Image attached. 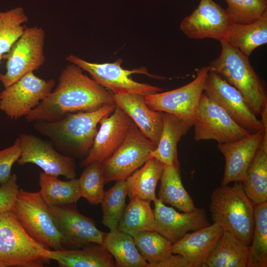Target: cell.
Wrapping results in <instances>:
<instances>
[{"label": "cell", "instance_id": "40", "mask_svg": "<svg viewBox=\"0 0 267 267\" xmlns=\"http://www.w3.org/2000/svg\"><path fill=\"white\" fill-rule=\"evenodd\" d=\"M155 267H192L190 264L179 254L172 255L168 259L156 266Z\"/></svg>", "mask_w": 267, "mask_h": 267}, {"label": "cell", "instance_id": "22", "mask_svg": "<svg viewBox=\"0 0 267 267\" xmlns=\"http://www.w3.org/2000/svg\"><path fill=\"white\" fill-rule=\"evenodd\" d=\"M77 250L46 249L44 257L56 261L60 267H114L112 255L102 245L92 243Z\"/></svg>", "mask_w": 267, "mask_h": 267}, {"label": "cell", "instance_id": "9", "mask_svg": "<svg viewBox=\"0 0 267 267\" xmlns=\"http://www.w3.org/2000/svg\"><path fill=\"white\" fill-rule=\"evenodd\" d=\"M45 33L38 26L26 28L6 54V72L0 73V81L6 88L22 77L37 70L45 62Z\"/></svg>", "mask_w": 267, "mask_h": 267}, {"label": "cell", "instance_id": "16", "mask_svg": "<svg viewBox=\"0 0 267 267\" xmlns=\"http://www.w3.org/2000/svg\"><path fill=\"white\" fill-rule=\"evenodd\" d=\"M48 208L61 235L63 245L82 247L92 243L102 244L105 233L96 227L92 219L82 215L76 203Z\"/></svg>", "mask_w": 267, "mask_h": 267}, {"label": "cell", "instance_id": "38", "mask_svg": "<svg viewBox=\"0 0 267 267\" xmlns=\"http://www.w3.org/2000/svg\"><path fill=\"white\" fill-rule=\"evenodd\" d=\"M21 154L20 140L17 138L14 144L7 148L0 150V184L6 182L11 176V171L13 164L17 161Z\"/></svg>", "mask_w": 267, "mask_h": 267}, {"label": "cell", "instance_id": "2", "mask_svg": "<svg viewBox=\"0 0 267 267\" xmlns=\"http://www.w3.org/2000/svg\"><path fill=\"white\" fill-rule=\"evenodd\" d=\"M116 106L115 103L105 104L92 111L68 114L54 122H34L33 127L48 137L63 154L86 157L93 145L100 120L111 114Z\"/></svg>", "mask_w": 267, "mask_h": 267}, {"label": "cell", "instance_id": "39", "mask_svg": "<svg viewBox=\"0 0 267 267\" xmlns=\"http://www.w3.org/2000/svg\"><path fill=\"white\" fill-rule=\"evenodd\" d=\"M16 175H11L8 180L0 186V212L12 211L19 190Z\"/></svg>", "mask_w": 267, "mask_h": 267}, {"label": "cell", "instance_id": "33", "mask_svg": "<svg viewBox=\"0 0 267 267\" xmlns=\"http://www.w3.org/2000/svg\"><path fill=\"white\" fill-rule=\"evenodd\" d=\"M248 267H267V201L255 205V224Z\"/></svg>", "mask_w": 267, "mask_h": 267}, {"label": "cell", "instance_id": "18", "mask_svg": "<svg viewBox=\"0 0 267 267\" xmlns=\"http://www.w3.org/2000/svg\"><path fill=\"white\" fill-rule=\"evenodd\" d=\"M156 231L172 244L191 231H196L210 225L204 208L192 211L178 212L166 206L157 197L153 201Z\"/></svg>", "mask_w": 267, "mask_h": 267}, {"label": "cell", "instance_id": "28", "mask_svg": "<svg viewBox=\"0 0 267 267\" xmlns=\"http://www.w3.org/2000/svg\"><path fill=\"white\" fill-rule=\"evenodd\" d=\"M158 199L183 212L196 208L193 201L182 183L179 168L174 165H165L160 178Z\"/></svg>", "mask_w": 267, "mask_h": 267}, {"label": "cell", "instance_id": "21", "mask_svg": "<svg viewBox=\"0 0 267 267\" xmlns=\"http://www.w3.org/2000/svg\"><path fill=\"white\" fill-rule=\"evenodd\" d=\"M223 230L214 223L192 233H187L171 247L173 254L184 258L192 267H204Z\"/></svg>", "mask_w": 267, "mask_h": 267}, {"label": "cell", "instance_id": "36", "mask_svg": "<svg viewBox=\"0 0 267 267\" xmlns=\"http://www.w3.org/2000/svg\"><path fill=\"white\" fill-rule=\"evenodd\" d=\"M78 181L81 197L85 198L92 205L101 203L106 183L101 163L93 162L86 166Z\"/></svg>", "mask_w": 267, "mask_h": 267}, {"label": "cell", "instance_id": "14", "mask_svg": "<svg viewBox=\"0 0 267 267\" xmlns=\"http://www.w3.org/2000/svg\"><path fill=\"white\" fill-rule=\"evenodd\" d=\"M19 138L21 148V156L16 161L19 165L32 163L49 175L63 176L69 179L76 178L74 159L58 152L51 142L25 133L20 134Z\"/></svg>", "mask_w": 267, "mask_h": 267}, {"label": "cell", "instance_id": "35", "mask_svg": "<svg viewBox=\"0 0 267 267\" xmlns=\"http://www.w3.org/2000/svg\"><path fill=\"white\" fill-rule=\"evenodd\" d=\"M28 17L23 9L17 7L6 12H0V54H6L14 43L23 34L24 23Z\"/></svg>", "mask_w": 267, "mask_h": 267}, {"label": "cell", "instance_id": "11", "mask_svg": "<svg viewBox=\"0 0 267 267\" xmlns=\"http://www.w3.org/2000/svg\"><path fill=\"white\" fill-rule=\"evenodd\" d=\"M54 79L45 80L34 72L26 74L0 93V109L10 119L26 116L52 91Z\"/></svg>", "mask_w": 267, "mask_h": 267}, {"label": "cell", "instance_id": "29", "mask_svg": "<svg viewBox=\"0 0 267 267\" xmlns=\"http://www.w3.org/2000/svg\"><path fill=\"white\" fill-rule=\"evenodd\" d=\"M39 193L48 206L76 203L81 197L78 179L61 180L57 177L42 172L39 175Z\"/></svg>", "mask_w": 267, "mask_h": 267}, {"label": "cell", "instance_id": "7", "mask_svg": "<svg viewBox=\"0 0 267 267\" xmlns=\"http://www.w3.org/2000/svg\"><path fill=\"white\" fill-rule=\"evenodd\" d=\"M65 59L88 72L97 84L113 94L136 93L146 96L163 90L158 87L133 80L130 77L133 74H143L159 80L166 79L164 77L150 74L144 67L132 70L124 69L121 66L122 60L120 59L113 63L100 64L89 62L71 54Z\"/></svg>", "mask_w": 267, "mask_h": 267}, {"label": "cell", "instance_id": "23", "mask_svg": "<svg viewBox=\"0 0 267 267\" xmlns=\"http://www.w3.org/2000/svg\"><path fill=\"white\" fill-rule=\"evenodd\" d=\"M163 127L158 143L152 153V157L165 165L179 168L178 143L191 127L179 117L163 112Z\"/></svg>", "mask_w": 267, "mask_h": 267}, {"label": "cell", "instance_id": "4", "mask_svg": "<svg viewBox=\"0 0 267 267\" xmlns=\"http://www.w3.org/2000/svg\"><path fill=\"white\" fill-rule=\"evenodd\" d=\"M220 43V54L210 63L209 70L218 73L238 89L255 114L261 115L267 110L264 82L251 66L249 57L226 42Z\"/></svg>", "mask_w": 267, "mask_h": 267}, {"label": "cell", "instance_id": "6", "mask_svg": "<svg viewBox=\"0 0 267 267\" xmlns=\"http://www.w3.org/2000/svg\"><path fill=\"white\" fill-rule=\"evenodd\" d=\"M12 211L24 230L34 239L53 250L64 249L61 235L48 206L39 192L19 189Z\"/></svg>", "mask_w": 267, "mask_h": 267}, {"label": "cell", "instance_id": "20", "mask_svg": "<svg viewBox=\"0 0 267 267\" xmlns=\"http://www.w3.org/2000/svg\"><path fill=\"white\" fill-rule=\"evenodd\" d=\"M144 97L136 93L113 94L115 104L123 110L139 131L157 146L162 130L163 112L151 109Z\"/></svg>", "mask_w": 267, "mask_h": 267}, {"label": "cell", "instance_id": "19", "mask_svg": "<svg viewBox=\"0 0 267 267\" xmlns=\"http://www.w3.org/2000/svg\"><path fill=\"white\" fill-rule=\"evenodd\" d=\"M267 131L250 133L238 140L218 143V148L225 159V167L221 185L231 182H242L250 164L260 147Z\"/></svg>", "mask_w": 267, "mask_h": 267}, {"label": "cell", "instance_id": "26", "mask_svg": "<svg viewBox=\"0 0 267 267\" xmlns=\"http://www.w3.org/2000/svg\"><path fill=\"white\" fill-rule=\"evenodd\" d=\"M226 42L249 57L256 48L267 43V11L253 22L233 23Z\"/></svg>", "mask_w": 267, "mask_h": 267}, {"label": "cell", "instance_id": "3", "mask_svg": "<svg viewBox=\"0 0 267 267\" xmlns=\"http://www.w3.org/2000/svg\"><path fill=\"white\" fill-rule=\"evenodd\" d=\"M209 210L214 223L246 245H251L255 224V204L246 194L242 182L216 188L211 196Z\"/></svg>", "mask_w": 267, "mask_h": 267}, {"label": "cell", "instance_id": "31", "mask_svg": "<svg viewBox=\"0 0 267 267\" xmlns=\"http://www.w3.org/2000/svg\"><path fill=\"white\" fill-rule=\"evenodd\" d=\"M242 182L246 194L255 205L267 201V152L261 147Z\"/></svg>", "mask_w": 267, "mask_h": 267}, {"label": "cell", "instance_id": "30", "mask_svg": "<svg viewBox=\"0 0 267 267\" xmlns=\"http://www.w3.org/2000/svg\"><path fill=\"white\" fill-rule=\"evenodd\" d=\"M119 222L118 228L132 236L144 231H156L154 211L149 201L130 199Z\"/></svg>", "mask_w": 267, "mask_h": 267}, {"label": "cell", "instance_id": "41", "mask_svg": "<svg viewBox=\"0 0 267 267\" xmlns=\"http://www.w3.org/2000/svg\"><path fill=\"white\" fill-rule=\"evenodd\" d=\"M5 54H0V61L4 57H5Z\"/></svg>", "mask_w": 267, "mask_h": 267}, {"label": "cell", "instance_id": "10", "mask_svg": "<svg viewBox=\"0 0 267 267\" xmlns=\"http://www.w3.org/2000/svg\"><path fill=\"white\" fill-rule=\"evenodd\" d=\"M209 68L198 69L196 77L186 85L172 90L145 96L148 106L154 111L172 114L193 126Z\"/></svg>", "mask_w": 267, "mask_h": 267}, {"label": "cell", "instance_id": "15", "mask_svg": "<svg viewBox=\"0 0 267 267\" xmlns=\"http://www.w3.org/2000/svg\"><path fill=\"white\" fill-rule=\"evenodd\" d=\"M233 22L226 10L213 0H200L197 7L182 20L181 32L191 39L226 42Z\"/></svg>", "mask_w": 267, "mask_h": 267}, {"label": "cell", "instance_id": "13", "mask_svg": "<svg viewBox=\"0 0 267 267\" xmlns=\"http://www.w3.org/2000/svg\"><path fill=\"white\" fill-rule=\"evenodd\" d=\"M196 141L214 139L218 143L230 142L251 133L238 125L219 105L203 93L194 123Z\"/></svg>", "mask_w": 267, "mask_h": 267}, {"label": "cell", "instance_id": "32", "mask_svg": "<svg viewBox=\"0 0 267 267\" xmlns=\"http://www.w3.org/2000/svg\"><path fill=\"white\" fill-rule=\"evenodd\" d=\"M139 252L148 263L155 267L171 257L172 244L156 231H144L133 236Z\"/></svg>", "mask_w": 267, "mask_h": 267}, {"label": "cell", "instance_id": "27", "mask_svg": "<svg viewBox=\"0 0 267 267\" xmlns=\"http://www.w3.org/2000/svg\"><path fill=\"white\" fill-rule=\"evenodd\" d=\"M102 245L112 255L117 267H148L133 236L118 228L105 233Z\"/></svg>", "mask_w": 267, "mask_h": 267}, {"label": "cell", "instance_id": "17", "mask_svg": "<svg viewBox=\"0 0 267 267\" xmlns=\"http://www.w3.org/2000/svg\"><path fill=\"white\" fill-rule=\"evenodd\" d=\"M111 114L100 120V127L93 145L87 157L81 162V167H86L93 162L102 164L121 144L134 123L117 105Z\"/></svg>", "mask_w": 267, "mask_h": 267}, {"label": "cell", "instance_id": "24", "mask_svg": "<svg viewBox=\"0 0 267 267\" xmlns=\"http://www.w3.org/2000/svg\"><path fill=\"white\" fill-rule=\"evenodd\" d=\"M250 246L223 230L204 267H248Z\"/></svg>", "mask_w": 267, "mask_h": 267}, {"label": "cell", "instance_id": "5", "mask_svg": "<svg viewBox=\"0 0 267 267\" xmlns=\"http://www.w3.org/2000/svg\"><path fill=\"white\" fill-rule=\"evenodd\" d=\"M49 249L32 238L12 211L0 212V267H43Z\"/></svg>", "mask_w": 267, "mask_h": 267}, {"label": "cell", "instance_id": "37", "mask_svg": "<svg viewBox=\"0 0 267 267\" xmlns=\"http://www.w3.org/2000/svg\"><path fill=\"white\" fill-rule=\"evenodd\" d=\"M225 9L231 21L248 24L260 18L267 11V0H224Z\"/></svg>", "mask_w": 267, "mask_h": 267}, {"label": "cell", "instance_id": "12", "mask_svg": "<svg viewBox=\"0 0 267 267\" xmlns=\"http://www.w3.org/2000/svg\"><path fill=\"white\" fill-rule=\"evenodd\" d=\"M203 93L221 107L238 125L249 132L267 131L240 91L215 72L209 70Z\"/></svg>", "mask_w": 267, "mask_h": 267}, {"label": "cell", "instance_id": "1", "mask_svg": "<svg viewBox=\"0 0 267 267\" xmlns=\"http://www.w3.org/2000/svg\"><path fill=\"white\" fill-rule=\"evenodd\" d=\"M71 63L62 71L55 89L25 116L28 122H54L70 113L96 110L115 103L113 93Z\"/></svg>", "mask_w": 267, "mask_h": 267}, {"label": "cell", "instance_id": "25", "mask_svg": "<svg viewBox=\"0 0 267 267\" xmlns=\"http://www.w3.org/2000/svg\"><path fill=\"white\" fill-rule=\"evenodd\" d=\"M165 165L152 157L126 179L129 199L138 198L153 201L156 198L155 189Z\"/></svg>", "mask_w": 267, "mask_h": 267}, {"label": "cell", "instance_id": "34", "mask_svg": "<svg viewBox=\"0 0 267 267\" xmlns=\"http://www.w3.org/2000/svg\"><path fill=\"white\" fill-rule=\"evenodd\" d=\"M127 187L125 179L117 180L115 184L105 191L100 203L102 211L101 223L110 230L118 228L125 210Z\"/></svg>", "mask_w": 267, "mask_h": 267}, {"label": "cell", "instance_id": "8", "mask_svg": "<svg viewBox=\"0 0 267 267\" xmlns=\"http://www.w3.org/2000/svg\"><path fill=\"white\" fill-rule=\"evenodd\" d=\"M156 146L134 123L121 144L101 164L105 183L126 180L152 158Z\"/></svg>", "mask_w": 267, "mask_h": 267}]
</instances>
